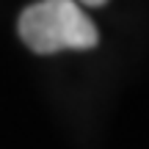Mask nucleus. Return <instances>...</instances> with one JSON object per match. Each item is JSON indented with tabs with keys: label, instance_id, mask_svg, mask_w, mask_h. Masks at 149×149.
<instances>
[{
	"label": "nucleus",
	"instance_id": "2",
	"mask_svg": "<svg viewBox=\"0 0 149 149\" xmlns=\"http://www.w3.org/2000/svg\"><path fill=\"white\" fill-rule=\"evenodd\" d=\"M74 3H83V6H88V8H100V6H105L108 0H74Z\"/></svg>",
	"mask_w": 149,
	"mask_h": 149
},
{
	"label": "nucleus",
	"instance_id": "1",
	"mask_svg": "<svg viewBox=\"0 0 149 149\" xmlns=\"http://www.w3.org/2000/svg\"><path fill=\"white\" fill-rule=\"evenodd\" d=\"M19 39L39 55L61 50H91L100 42L97 25L74 0H39L28 6L17 22Z\"/></svg>",
	"mask_w": 149,
	"mask_h": 149
}]
</instances>
